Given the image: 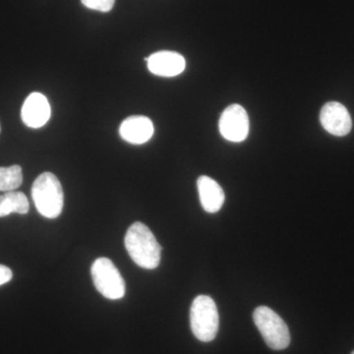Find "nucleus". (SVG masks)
Wrapping results in <instances>:
<instances>
[{
    "instance_id": "1",
    "label": "nucleus",
    "mask_w": 354,
    "mask_h": 354,
    "mask_svg": "<svg viewBox=\"0 0 354 354\" xmlns=\"http://www.w3.org/2000/svg\"><path fill=\"white\" fill-rule=\"evenodd\" d=\"M124 243L130 258L139 267L153 270L160 265L162 247L144 223L137 221L128 228Z\"/></svg>"
},
{
    "instance_id": "2",
    "label": "nucleus",
    "mask_w": 354,
    "mask_h": 354,
    "mask_svg": "<svg viewBox=\"0 0 354 354\" xmlns=\"http://www.w3.org/2000/svg\"><path fill=\"white\" fill-rule=\"evenodd\" d=\"M32 198L41 216L57 218L62 213L64 204V190L57 176L44 172L37 177L32 187Z\"/></svg>"
},
{
    "instance_id": "3",
    "label": "nucleus",
    "mask_w": 354,
    "mask_h": 354,
    "mask_svg": "<svg viewBox=\"0 0 354 354\" xmlns=\"http://www.w3.org/2000/svg\"><path fill=\"white\" fill-rule=\"evenodd\" d=\"M190 326L193 335L199 341L209 342L215 339L220 327V316L213 298L199 295L193 300Z\"/></svg>"
},
{
    "instance_id": "4",
    "label": "nucleus",
    "mask_w": 354,
    "mask_h": 354,
    "mask_svg": "<svg viewBox=\"0 0 354 354\" xmlns=\"http://www.w3.org/2000/svg\"><path fill=\"white\" fill-rule=\"evenodd\" d=\"M253 320L270 348L283 351L290 346V330L274 310L267 306L258 307L254 311Z\"/></svg>"
},
{
    "instance_id": "5",
    "label": "nucleus",
    "mask_w": 354,
    "mask_h": 354,
    "mask_svg": "<svg viewBox=\"0 0 354 354\" xmlns=\"http://www.w3.org/2000/svg\"><path fill=\"white\" fill-rule=\"evenodd\" d=\"M93 281L97 290L108 299H120L127 292V286L122 276L115 265L108 258H97L93 263Z\"/></svg>"
},
{
    "instance_id": "6",
    "label": "nucleus",
    "mask_w": 354,
    "mask_h": 354,
    "mask_svg": "<svg viewBox=\"0 0 354 354\" xmlns=\"http://www.w3.org/2000/svg\"><path fill=\"white\" fill-rule=\"evenodd\" d=\"M249 116L241 104H232L221 113L218 128L221 136L227 141L239 143L249 134Z\"/></svg>"
},
{
    "instance_id": "7",
    "label": "nucleus",
    "mask_w": 354,
    "mask_h": 354,
    "mask_svg": "<svg viewBox=\"0 0 354 354\" xmlns=\"http://www.w3.org/2000/svg\"><path fill=\"white\" fill-rule=\"evenodd\" d=\"M320 121L324 129L335 136H346L353 127V120L348 109L337 102H330L323 106Z\"/></svg>"
},
{
    "instance_id": "8",
    "label": "nucleus",
    "mask_w": 354,
    "mask_h": 354,
    "mask_svg": "<svg viewBox=\"0 0 354 354\" xmlns=\"http://www.w3.org/2000/svg\"><path fill=\"white\" fill-rule=\"evenodd\" d=\"M21 118L26 127H43L50 118V106L46 97L41 93H32L25 100L21 109Z\"/></svg>"
},
{
    "instance_id": "9",
    "label": "nucleus",
    "mask_w": 354,
    "mask_h": 354,
    "mask_svg": "<svg viewBox=\"0 0 354 354\" xmlns=\"http://www.w3.org/2000/svg\"><path fill=\"white\" fill-rule=\"evenodd\" d=\"M148 69L153 75L174 77L183 73L186 62L183 55L176 51L162 50L146 57Z\"/></svg>"
},
{
    "instance_id": "10",
    "label": "nucleus",
    "mask_w": 354,
    "mask_h": 354,
    "mask_svg": "<svg viewBox=\"0 0 354 354\" xmlns=\"http://www.w3.org/2000/svg\"><path fill=\"white\" fill-rule=\"evenodd\" d=\"M120 134L121 138L133 145L145 144L153 134L152 120L146 116H129L121 123Z\"/></svg>"
},
{
    "instance_id": "11",
    "label": "nucleus",
    "mask_w": 354,
    "mask_h": 354,
    "mask_svg": "<svg viewBox=\"0 0 354 354\" xmlns=\"http://www.w3.org/2000/svg\"><path fill=\"white\" fill-rule=\"evenodd\" d=\"M197 187L203 209L211 214L220 211L225 198L220 184L211 177L203 176L198 178Z\"/></svg>"
},
{
    "instance_id": "12",
    "label": "nucleus",
    "mask_w": 354,
    "mask_h": 354,
    "mask_svg": "<svg viewBox=\"0 0 354 354\" xmlns=\"http://www.w3.org/2000/svg\"><path fill=\"white\" fill-rule=\"evenodd\" d=\"M29 200L24 193L10 191L0 195V218H3L12 213L26 215L29 212Z\"/></svg>"
},
{
    "instance_id": "13",
    "label": "nucleus",
    "mask_w": 354,
    "mask_h": 354,
    "mask_svg": "<svg viewBox=\"0 0 354 354\" xmlns=\"http://www.w3.org/2000/svg\"><path fill=\"white\" fill-rule=\"evenodd\" d=\"M23 183L22 169L20 165L0 167V191L10 192L19 188Z\"/></svg>"
},
{
    "instance_id": "14",
    "label": "nucleus",
    "mask_w": 354,
    "mask_h": 354,
    "mask_svg": "<svg viewBox=\"0 0 354 354\" xmlns=\"http://www.w3.org/2000/svg\"><path fill=\"white\" fill-rule=\"evenodd\" d=\"M84 6L100 12H109L113 8L115 0H81Z\"/></svg>"
},
{
    "instance_id": "15",
    "label": "nucleus",
    "mask_w": 354,
    "mask_h": 354,
    "mask_svg": "<svg viewBox=\"0 0 354 354\" xmlns=\"http://www.w3.org/2000/svg\"><path fill=\"white\" fill-rule=\"evenodd\" d=\"M13 278V272L8 267L0 265V286L6 285Z\"/></svg>"
},
{
    "instance_id": "16",
    "label": "nucleus",
    "mask_w": 354,
    "mask_h": 354,
    "mask_svg": "<svg viewBox=\"0 0 354 354\" xmlns=\"http://www.w3.org/2000/svg\"><path fill=\"white\" fill-rule=\"evenodd\" d=\"M0 131H1V127H0Z\"/></svg>"
},
{
    "instance_id": "17",
    "label": "nucleus",
    "mask_w": 354,
    "mask_h": 354,
    "mask_svg": "<svg viewBox=\"0 0 354 354\" xmlns=\"http://www.w3.org/2000/svg\"><path fill=\"white\" fill-rule=\"evenodd\" d=\"M351 354H354V351H353V353H351Z\"/></svg>"
}]
</instances>
